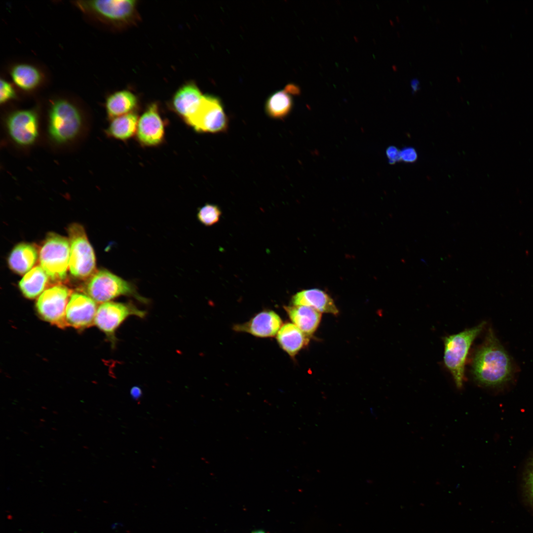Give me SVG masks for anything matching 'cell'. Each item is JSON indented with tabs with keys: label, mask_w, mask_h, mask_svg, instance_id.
<instances>
[{
	"label": "cell",
	"mask_w": 533,
	"mask_h": 533,
	"mask_svg": "<svg viewBox=\"0 0 533 533\" xmlns=\"http://www.w3.org/2000/svg\"><path fill=\"white\" fill-rule=\"evenodd\" d=\"M184 120L200 133L224 132L228 127V119L221 102L212 95H203L195 111Z\"/></svg>",
	"instance_id": "8"
},
{
	"label": "cell",
	"mask_w": 533,
	"mask_h": 533,
	"mask_svg": "<svg viewBox=\"0 0 533 533\" xmlns=\"http://www.w3.org/2000/svg\"><path fill=\"white\" fill-rule=\"evenodd\" d=\"M38 257V251L34 246L21 243L15 246L10 253L8 265L14 272L19 274H26L34 266Z\"/></svg>",
	"instance_id": "19"
},
{
	"label": "cell",
	"mask_w": 533,
	"mask_h": 533,
	"mask_svg": "<svg viewBox=\"0 0 533 533\" xmlns=\"http://www.w3.org/2000/svg\"><path fill=\"white\" fill-rule=\"evenodd\" d=\"M287 89L275 92L270 96L265 105L266 112L273 118L280 119L286 116L292 107V100Z\"/></svg>",
	"instance_id": "24"
},
{
	"label": "cell",
	"mask_w": 533,
	"mask_h": 533,
	"mask_svg": "<svg viewBox=\"0 0 533 533\" xmlns=\"http://www.w3.org/2000/svg\"><path fill=\"white\" fill-rule=\"evenodd\" d=\"M276 339L281 348L291 357H294L309 341L308 336L291 323H287L281 326L277 334Z\"/></svg>",
	"instance_id": "18"
},
{
	"label": "cell",
	"mask_w": 533,
	"mask_h": 533,
	"mask_svg": "<svg viewBox=\"0 0 533 533\" xmlns=\"http://www.w3.org/2000/svg\"><path fill=\"white\" fill-rule=\"evenodd\" d=\"M146 313L131 303L108 302L97 308L94 324L105 334L114 347L117 341L115 333L121 324L131 316L143 318Z\"/></svg>",
	"instance_id": "9"
},
{
	"label": "cell",
	"mask_w": 533,
	"mask_h": 533,
	"mask_svg": "<svg viewBox=\"0 0 533 533\" xmlns=\"http://www.w3.org/2000/svg\"><path fill=\"white\" fill-rule=\"evenodd\" d=\"M130 393L134 399H138L142 395V391L139 387L135 386L131 389Z\"/></svg>",
	"instance_id": "30"
},
{
	"label": "cell",
	"mask_w": 533,
	"mask_h": 533,
	"mask_svg": "<svg viewBox=\"0 0 533 533\" xmlns=\"http://www.w3.org/2000/svg\"><path fill=\"white\" fill-rule=\"evenodd\" d=\"M386 155L389 159V162L391 164H394L396 162L401 160L400 151L395 147L390 146L388 147L386 150Z\"/></svg>",
	"instance_id": "28"
},
{
	"label": "cell",
	"mask_w": 533,
	"mask_h": 533,
	"mask_svg": "<svg viewBox=\"0 0 533 533\" xmlns=\"http://www.w3.org/2000/svg\"><path fill=\"white\" fill-rule=\"evenodd\" d=\"M68 232L70 243L69 270L71 274L80 279L92 276L96 267L95 256L83 227L74 223L69 227Z\"/></svg>",
	"instance_id": "6"
},
{
	"label": "cell",
	"mask_w": 533,
	"mask_h": 533,
	"mask_svg": "<svg viewBox=\"0 0 533 533\" xmlns=\"http://www.w3.org/2000/svg\"><path fill=\"white\" fill-rule=\"evenodd\" d=\"M136 135L143 146H157L163 142L165 125L157 104H150L139 118Z\"/></svg>",
	"instance_id": "12"
},
{
	"label": "cell",
	"mask_w": 533,
	"mask_h": 533,
	"mask_svg": "<svg viewBox=\"0 0 533 533\" xmlns=\"http://www.w3.org/2000/svg\"><path fill=\"white\" fill-rule=\"evenodd\" d=\"M410 84L413 93L417 92L420 88V82L418 78H415L411 79Z\"/></svg>",
	"instance_id": "29"
},
{
	"label": "cell",
	"mask_w": 533,
	"mask_h": 533,
	"mask_svg": "<svg viewBox=\"0 0 533 533\" xmlns=\"http://www.w3.org/2000/svg\"><path fill=\"white\" fill-rule=\"evenodd\" d=\"M48 276L40 266H37L27 272L19 283L20 289L26 298L35 299L44 290Z\"/></svg>",
	"instance_id": "22"
},
{
	"label": "cell",
	"mask_w": 533,
	"mask_h": 533,
	"mask_svg": "<svg viewBox=\"0 0 533 533\" xmlns=\"http://www.w3.org/2000/svg\"><path fill=\"white\" fill-rule=\"evenodd\" d=\"M15 91L12 85L5 79H1L0 83V102L5 103L15 98Z\"/></svg>",
	"instance_id": "26"
},
{
	"label": "cell",
	"mask_w": 533,
	"mask_h": 533,
	"mask_svg": "<svg viewBox=\"0 0 533 533\" xmlns=\"http://www.w3.org/2000/svg\"><path fill=\"white\" fill-rule=\"evenodd\" d=\"M70 258V243L65 237L50 233L39 252L40 266L53 281H62L67 276Z\"/></svg>",
	"instance_id": "7"
},
{
	"label": "cell",
	"mask_w": 533,
	"mask_h": 533,
	"mask_svg": "<svg viewBox=\"0 0 533 533\" xmlns=\"http://www.w3.org/2000/svg\"><path fill=\"white\" fill-rule=\"evenodd\" d=\"M82 117L78 109L69 101L59 99L53 102L48 116V133L58 144L75 140L82 126Z\"/></svg>",
	"instance_id": "2"
},
{
	"label": "cell",
	"mask_w": 533,
	"mask_h": 533,
	"mask_svg": "<svg viewBox=\"0 0 533 533\" xmlns=\"http://www.w3.org/2000/svg\"><path fill=\"white\" fill-rule=\"evenodd\" d=\"M486 322L444 338V362L452 374L457 388L463 386L465 365L469 349L483 330Z\"/></svg>",
	"instance_id": "3"
},
{
	"label": "cell",
	"mask_w": 533,
	"mask_h": 533,
	"mask_svg": "<svg viewBox=\"0 0 533 533\" xmlns=\"http://www.w3.org/2000/svg\"><path fill=\"white\" fill-rule=\"evenodd\" d=\"M11 78L17 86L24 91H31L40 83L42 76L35 66L25 63L14 65L10 70Z\"/></svg>",
	"instance_id": "21"
},
{
	"label": "cell",
	"mask_w": 533,
	"mask_h": 533,
	"mask_svg": "<svg viewBox=\"0 0 533 533\" xmlns=\"http://www.w3.org/2000/svg\"><path fill=\"white\" fill-rule=\"evenodd\" d=\"M293 305H305L311 307L320 312L336 315L339 310L333 300L324 291L317 289L304 290L295 294L292 298Z\"/></svg>",
	"instance_id": "15"
},
{
	"label": "cell",
	"mask_w": 533,
	"mask_h": 533,
	"mask_svg": "<svg viewBox=\"0 0 533 533\" xmlns=\"http://www.w3.org/2000/svg\"><path fill=\"white\" fill-rule=\"evenodd\" d=\"M401 160L405 162H414L418 158L416 151L412 147H405L400 151Z\"/></svg>",
	"instance_id": "27"
},
{
	"label": "cell",
	"mask_w": 533,
	"mask_h": 533,
	"mask_svg": "<svg viewBox=\"0 0 533 533\" xmlns=\"http://www.w3.org/2000/svg\"><path fill=\"white\" fill-rule=\"evenodd\" d=\"M6 125L10 138L21 146L33 145L38 135V117L32 110L12 112L6 119Z\"/></svg>",
	"instance_id": "11"
},
{
	"label": "cell",
	"mask_w": 533,
	"mask_h": 533,
	"mask_svg": "<svg viewBox=\"0 0 533 533\" xmlns=\"http://www.w3.org/2000/svg\"><path fill=\"white\" fill-rule=\"evenodd\" d=\"M221 211L218 206L206 204L200 208L197 216L198 221L206 226H211L216 224L220 220Z\"/></svg>",
	"instance_id": "25"
},
{
	"label": "cell",
	"mask_w": 533,
	"mask_h": 533,
	"mask_svg": "<svg viewBox=\"0 0 533 533\" xmlns=\"http://www.w3.org/2000/svg\"><path fill=\"white\" fill-rule=\"evenodd\" d=\"M139 118L134 112L113 118L107 129L106 133L110 137L117 140H127L136 134Z\"/></svg>",
	"instance_id": "23"
},
{
	"label": "cell",
	"mask_w": 533,
	"mask_h": 533,
	"mask_svg": "<svg viewBox=\"0 0 533 533\" xmlns=\"http://www.w3.org/2000/svg\"><path fill=\"white\" fill-rule=\"evenodd\" d=\"M202 96L194 83H187L174 94L172 107L174 111L185 120L195 111Z\"/></svg>",
	"instance_id": "16"
},
{
	"label": "cell",
	"mask_w": 533,
	"mask_h": 533,
	"mask_svg": "<svg viewBox=\"0 0 533 533\" xmlns=\"http://www.w3.org/2000/svg\"><path fill=\"white\" fill-rule=\"evenodd\" d=\"M252 533H266L264 531H262V530H258V531H254Z\"/></svg>",
	"instance_id": "32"
},
{
	"label": "cell",
	"mask_w": 533,
	"mask_h": 533,
	"mask_svg": "<svg viewBox=\"0 0 533 533\" xmlns=\"http://www.w3.org/2000/svg\"><path fill=\"white\" fill-rule=\"evenodd\" d=\"M86 290L88 296L97 303L110 302L120 296H132L142 303L148 302L129 282L106 269L99 270L90 277Z\"/></svg>",
	"instance_id": "5"
},
{
	"label": "cell",
	"mask_w": 533,
	"mask_h": 533,
	"mask_svg": "<svg viewBox=\"0 0 533 533\" xmlns=\"http://www.w3.org/2000/svg\"><path fill=\"white\" fill-rule=\"evenodd\" d=\"M69 289L63 285H55L44 290L36 303V309L44 320L60 328L67 327L66 309L69 297Z\"/></svg>",
	"instance_id": "10"
},
{
	"label": "cell",
	"mask_w": 533,
	"mask_h": 533,
	"mask_svg": "<svg viewBox=\"0 0 533 533\" xmlns=\"http://www.w3.org/2000/svg\"><path fill=\"white\" fill-rule=\"evenodd\" d=\"M289 318L306 336L313 334L318 327L321 313L315 309L305 305L284 306Z\"/></svg>",
	"instance_id": "17"
},
{
	"label": "cell",
	"mask_w": 533,
	"mask_h": 533,
	"mask_svg": "<svg viewBox=\"0 0 533 533\" xmlns=\"http://www.w3.org/2000/svg\"><path fill=\"white\" fill-rule=\"evenodd\" d=\"M528 482L532 495L533 496V466L529 474Z\"/></svg>",
	"instance_id": "31"
},
{
	"label": "cell",
	"mask_w": 533,
	"mask_h": 533,
	"mask_svg": "<svg viewBox=\"0 0 533 533\" xmlns=\"http://www.w3.org/2000/svg\"><path fill=\"white\" fill-rule=\"evenodd\" d=\"M76 2L83 11L117 28L130 26L138 18L136 0H79Z\"/></svg>",
	"instance_id": "4"
},
{
	"label": "cell",
	"mask_w": 533,
	"mask_h": 533,
	"mask_svg": "<svg viewBox=\"0 0 533 533\" xmlns=\"http://www.w3.org/2000/svg\"><path fill=\"white\" fill-rule=\"evenodd\" d=\"M282 325V321L275 312L265 310L257 313L247 322L234 325L233 329L258 337L267 338L277 334Z\"/></svg>",
	"instance_id": "14"
},
{
	"label": "cell",
	"mask_w": 533,
	"mask_h": 533,
	"mask_svg": "<svg viewBox=\"0 0 533 533\" xmlns=\"http://www.w3.org/2000/svg\"><path fill=\"white\" fill-rule=\"evenodd\" d=\"M96 302L83 294H72L67 304L65 321L67 326L76 329L89 327L94 323Z\"/></svg>",
	"instance_id": "13"
},
{
	"label": "cell",
	"mask_w": 533,
	"mask_h": 533,
	"mask_svg": "<svg viewBox=\"0 0 533 533\" xmlns=\"http://www.w3.org/2000/svg\"><path fill=\"white\" fill-rule=\"evenodd\" d=\"M138 105L136 95L128 90L115 92L108 97L106 102L107 114L111 119L134 112Z\"/></svg>",
	"instance_id": "20"
},
{
	"label": "cell",
	"mask_w": 533,
	"mask_h": 533,
	"mask_svg": "<svg viewBox=\"0 0 533 533\" xmlns=\"http://www.w3.org/2000/svg\"><path fill=\"white\" fill-rule=\"evenodd\" d=\"M472 372L478 383L488 387L502 385L515 375L512 358L491 329L474 354Z\"/></svg>",
	"instance_id": "1"
}]
</instances>
